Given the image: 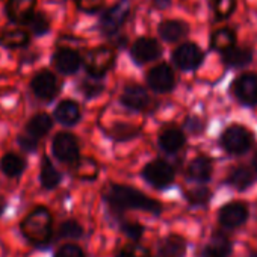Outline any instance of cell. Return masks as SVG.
I'll use <instances>...</instances> for the list:
<instances>
[{"instance_id":"24","label":"cell","mask_w":257,"mask_h":257,"mask_svg":"<svg viewBox=\"0 0 257 257\" xmlns=\"http://www.w3.org/2000/svg\"><path fill=\"white\" fill-rule=\"evenodd\" d=\"M252 58V53L249 49L245 47H230L224 52V62L233 67H242L246 65Z\"/></svg>"},{"instance_id":"34","label":"cell","mask_w":257,"mask_h":257,"mask_svg":"<svg viewBox=\"0 0 257 257\" xmlns=\"http://www.w3.org/2000/svg\"><path fill=\"white\" fill-rule=\"evenodd\" d=\"M138 131L135 127L132 125H128V124H118L113 127V131H112V137L116 138V140H128V138H134L137 137Z\"/></svg>"},{"instance_id":"33","label":"cell","mask_w":257,"mask_h":257,"mask_svg":"<svg viewBox=\"0 0 257 257\" xmlns=\"http://www.w3.org/2000/svg\"><path fill=\"white\" fill-rule=\"evenodd\" d=\"M213 2V10L219 19L228 17L236 7V0H212Z\"/></svg>"},{"instance_id":"40","label":"cell","mask_w":257,"mask_h":257,"mask_svg":"<svg viewBox=\"0 0 257 257\" xmlns=\"http://www.w3.org/2000/svg\"><path fill=\"white\" fill-rule=\"evenodd\" d=\"M82 91H83V94L86 95V97H94V95H97V94H100V91H101V85L100 83H97V82H83V85H82Z\"/></svg>"},{"instance_id":"41","label":"cell","mask_w":257,"mask_h":257,"mask_svg":"<svg viewBox=\"0 0 257 257\" xmlns=\"http://www.w3.org/2000/svg\"><path fill=\"white\" fill-rule=\"evenodd\" d=\"M19 143H20L22 149L26 150V152H34V150L37 149V146H38L37 140L32 138V137H29V135H28V137H20Z\"/></svg>"},{"instance_id":"44","label":"cell","mask_w":257,"mask_h":257,"mask_svg":"<svg viewBox=\"0 0 257 257\" xmlns=\"http://www.w3.org/2000/svg\"><path fill=\"white\" fill-rule=\"evenodd\" d=\"M254 168H255V171H257V156H255V159H254Z\"/></svg>"},{"instance_id":"43","label":"cell","mask_w":257,"mask_h":257,"mask_svg":"<svg viewBox=\"0 0 257 257\" xmlns=\"http://www.w3.org/2000/svg\"><path fill=\"white\" fill-rule=\"evenodd\" d=\"M115 257H127V255H125V254H124V252L121 251V252H118V254H116Z\"/></svg>"},{"instance_id":"23","label":"cell","mask_w":257,"mask_h":257,"mask_svg":"<svg viewBox=\"0 0 257 257\" xmlns=\"http://www.w3.org/2000/svg\"><path fill=\"white\" fill-rule=\"evenodd\" d=\"M74 174L80 180H94L98 176V164L92 158H83L76 161Z\"/></svg>"},{"instance_id":"9","label":"cell","mask_w":257,"mask_h":257,"mask_svg":"<svg viewBox=\"0 0 257 257\" xmlns=\"http://www.w3.org/2000/svg\"><path fill=\"white\" fill-rule=\"evenodd\" d=\"M147 82L152 89H155L158 92H168L173 89L176 79H174V73L170 65L159 64L149 71Z\"/></svg>"},{"instance_id":"16","label":"cell","mask_w":257,"mask_h":257,"mask_svg":"<svg viewBox=\"0 0 257 257\" xmlns=\"http://www.w3.org/2000/svg\"><path fill=\"white\" fill-rule=\"evenodd\" d=\"M248 216L246 207L242 203H230L219 212V221L225 227H237Z\"/></svg>"},{"instance_id":"17","label":"cell","mask_w":257,"mask_h":257,"mask_svg":"<svg viewBox=\"0 0 257 257\" xmlns=\"http://www.w3.org/2000/svg\"><path fill=\"white\" fill-rule=\"evenodd\" d=\"M188 31H189L188 25L180 20H165L159 25V34L168 43L179 41L188 34Z\"/></svg>"},{"instance_id":"35","label":"cell","mask_w":257,"mask_h":257,"mask_svg":"<svg viewBox=\"0 0 257 257\" xmlns=\"http://www.w3.org/2000/svg\"><path fill=\"white\" fill-rule=\"evenodd\" d=\"M55 257H85V252L76 243H65L58 249Z\"/></svg>"},{"instance_id":"11","label":"cell","mask_w":257,"mask_h":257,"mask_svg":"<svg viewBox=\"0 0 257 257\" xmlns=\"http://www.w3.org/2000/svg\"><path fill=\"white\" fill-rule=\"evenodd\" d=\"M37 0H8L7 14L14 23L26 25L35 14Z\"/></svg>"},{"instance_id":"5","label":"cell","mask_w":257,"mask_h":257,"mask_svg":"<svg viewBox=\"0 0 257 257\" xmlns=\"http://www.w3.org/2000/svg\"><path fill=\"white\" fill-rule=\"evenodd\" d=\"M252 143L251 134L242 125H231L222 135V146L230 153H243L249 149Z\"/></svg>"},{"instance_id":"27","label":"cell","mask_w":257,"mask_h":257,"mask_svg":"<svg viewBox=\"0 0 257 257\" xmlns=\"http://www.w3.org/2000/svg\"><path fill=\"white\" fill-rule=\"evenodd\" d=\"M230 251V243L224 236H215L213 240L204 248L201 257H225Z\"/></svg>"},{"instance_id":"21","label":"cell","mask_w":257,"mask_h":257,"mask_svg":"<svg viewBox=\"0 0 257 257\" xmlns=\"http://www.w3.org/2000/svg\"><path fill=\"white\" fill-rule=\"evenodd\" d=\"M185 249H186L185 239L180 236H176V234L164 239L161 243V248H159V251L164 257H182L185 254Z\"/></svg>"},{"instance_id":"8","label":"cell","mask_w":257,"mask_h":257,"mask_svg":"<svg viewBox=\"0 0 257 257\" xmlns=\"http://www.w3.org/2000/svg\"><path fill=\"white\" fill-rule=\"evenodd\" d=\"M144 177L149 183L158 188L168 186L174 179V170L164 161H153L144 168Z\"/></svg>"},{"instance_id":"30","label":"cell","mask_w":257,"mask_h":257,"mask_svg":"<svg viewBox=\"0 0 257 257\" xmlns=\"http://www.w3.org/2000/svg\"><path fill=\"white\" fill-rule=\"evenodd\" d=\"M252 182V173L248 168H237L230 176V183L237 189H245Z\"/></svg>"},{"instance_id":"28","label":"cell","mask_w":257,"mask_h":257,"mask_svg":"<svg viewBox=\"0 0 257 257\" xmlns=\"http://www.w3.org/2000/svg\"><path fill=\"white\" fill-rule=\"evenodd\" d=\"M59 180H61L59 173L56 171L53 164L47 158H44L43 164H41V183H43V186L47 189H52V188L58 186Z\"/></svg>"},{"instance_id":"26","label":"cell","mask_w":257,"mask_h":257,"mask_svg":"<svg viewBox=\"0 0 257 257\" xmlns=\"http://www.w3.org/2000/svg\"><path fill=\"white\" fill-rule=\"evenodd\" d=\"M0 168L2 171L10 176V177H16L20 176L25 170V161L14 153H7L2 159H0Z\"/></svg>"},{"instance_id":"45","label":"cell","mask_w":257,"mask_h":257,"mask_svg":"<svg viewBox=\"0 0 257 257\" xmlns=\"http://www.w3.org/2000/svg\"><path fill=\"white\" fill-rule=\"evenodd\" d=\"M249 257H257V254H251Z\"/></svg>"},{"instance_id":"19","label":"cell","mask_w":257,"mask_h":257,"mask_svg":"<svg viewBox=\"0 0 257 257\" xmlns=\"http://www.w3.org/2000/svg\"><path fill=\"white\" fill-rule=\"evenodd\" d=\"M159 143H161V147L165 150V152H177L182 149V146L185 144V135L179 131L176 127H170L167 131H164L159 137Z\"/></svg>"},{"instance_id":"37","label":"cell","mask_w":257,"mask_h":257,"mask_svg":"<svg viewBox=\"0 0 257 257\" xmlns=\"http://www.w3.org/2000/svg\"><path fill=\"white\" fill-rule=\"evenodd\" d=\"M122 252L127 255V257H150V251L143 246V245H138V243H132V245H127Z\"/></svg>"},{"instance_id":"10","label":"cell","mask_w":257,"mask_h":257,"mask_svg":"<svg viewBox=\"0 0 257 257\" xmlns=\"http://www.w3.org/2000/svg\"><path fill=\"white\" fill-rule=\"evenodd\" d=\"M203 61V52L194 43H186L174 52V62L182 70H194Z\"/></svg>"},{"instance_id":"22","label":"cell","mask_w":257,"mask_h":257,"mask_svg":"<svg viewBox=\"0 0 257 257\" xmlns=\"http://www.w3.org/2000/svg\"><path fill=\"white\" fill-rule=\"evenodd\" d=\"M31 41V35L26 31L16 29V31H7L0 35V44H4L5 47L10 49H19L28 46Z\"/></svg>"},{"instance_id":"1","label":"cell","mask_w":257,"mask_h":257,"mask_svg":"<svg viewBox=\"0 0 257 257\" xmlns=\"http://www.w3.org/2000/svg\"><path fill=\"white\" fill-rule=\"evenodd\" d=\"M106 200L112 206V209L116 210H125V209H141L152 213H161V203H158L153 198L146 197L141 191L122 186V185H110L106 191Z\"/></svg>"},{"instance_id":"3","label":"cell","mask_w":257,"mask_h":257,"mask_svg":"<svg viewBox=\"0 0 257 257\" xmlns=\"http://www.w3.org/2000/svg\"><path fill=\"white\" fill-rule=\"evenodd\" d=\"M132 7L128 0H119L113 7L107 8L100 19V31L104 35H115L131 16Z\"/></svg>"},{"instance_id":"42","label":"cell","mask_w":257,"mask_h":257,"mask_svg":"<svg viewBox=\"0 0 257 257\" xmlns=\"http://www.w3.org/2000/svg\"><path fill=\"white\" fill-rule=\"evenodd\" d=\"M5 204H7V201H5V198L0 195V213L4 212V209H5Z\"/></svg>"},{"instance_id":"25","label":"cell","mask_w":257,"mask_h":257,"mask_svg":"<svg viewBox=\"0 0 257 257\" xmlns=\"http://www.w3.org/2000/svg\"><path fill=\"white\" fill-rule=\"evenodd\" d=\"M188 174L191 179L198 180V182H204L210 177L212 174V164L209 159L206 158H197L189 164L188 168Z\"/></svg>"},{"instance_id":"2","label":"cell","mask_w":257,"mask_h":257,"mask_svg":"<svg viewBox=\"0 0 257 257\" xmlns=\"http://www.w3.org/2000/svg\"><path fill=\"white\" fill-rule=\"evenodd\" d=\"M52 213L44 206L34 209L22 222L23 234L34 243L43 245L52 236Z\"/></svg>"},{"instance_id":"14","label":"cell","mask_w":257,"mask_h":257,"mask_svg":"<svg viewBox=\"0 0 257 257\" xmlns=\"http://www.w3.org/2000/svg\"><path fill=\"white\" fill-rule=\"evenodd\" d=\"M121 101L124 106L135 109V110H143L149 106L150 97L147 91L140 86V85H127L121 94Z\"/></svg>"},{"instance_id":"12","label":"cell","mask_w":257,"mask_h":257,"mask_svg":"<svg viewBox=\"0 0 257 257\" xmlns=\"http://www.w3.org/2000/svg\"><path fill=\"white\" fill-rule=\"evenodd\" d=\"M234 94L245 104L257 103V74H242L234 82Z\"/></svg>"},{"instance_id":"29","label":"cell","mask_w":257,"mask_h":257,"mask_svg":"<svg viewBox=\"0 0 257 257\" xmlns=\"http://www.w3.org/2000/svg\"><path fill=\"white\" fill-rule=\"evenodd\" d=\"M234 44V34L231 29H219L212 35V46L216 50H227Z\"/></svg>"},{"instance_id":"18","label":"cell","mask_w":257,"mask_h":257,"mask_svg":"<svg viewBox=\"0 0 257 257\" xmlns=\"http://www.w3.org/2000/svg\"><path fill=\"white\" fill-rule=\"evenodd\" d=\"M55 116L59 122L71 125L79 121L80 118V107L76 101L73 100H64L58 104L55 110Z\"/></svg>"},{"instance_id":"4","label":"cell","mask_w":257,"mask_h":257,"mask_svg":"<svg viewBox=\"0 0 257 257\" xmlns=\"http://www.w3.org/2000/svg\"><path fill=\"white\" fill-rule=\"evenodd\" d=\"M115 61V53L110 47L101 46L89 50L85 56V67L86 71L92 77H101L112 65Z\"/></svg>"},{"instance_id":"38","label":"cell","mask_w":257,"mask_h":257,"mask_svg":"<svg viewBox=\"0 0 257 257\" xmlns=\"http://www.w3.org/2000/svg\"><path fill=\"white\" fill-rule=\"evenodd\" d=\"M188 198L192 204H204L209 200V191L204 188L200 189H194L188 194Z\"/></svg>"},{"instance_id":"20","label":"cell","mask_w":257,"mask_h":257,"mask_svg":"<svg viewBox=\"0 0 257 257\" xmlns=\"http://www.w3.org/2000/svg\"><path fill=\"white\" fill-rule=\"evenodd\" d=\"M50 128H52V118L47 113H37L28 122V134L35 140L46 137Z\"/></svg>"},{"instance_id":"36","label":"cell","mask_w":257,"mask_h":257,"mask_svg":"<svg viewBox=\"0 0 257 257\" xmlns=\"http://www.w3.org/2000/svg\"><path fill=\"white\" fill-rule=\"evenodd\" d=\"M74 4L79 10L85 13H95L103 7L104 0H74Z\"/></svg>"},{"instance_id":"13","label":"cell","mask_w":257,"mask_h":257,"mask_svg":"<svg viewBox=\"0 0 257 257\" xmlns=\"http://www.w3.org/2000/svg\"><path fill=\"white\" fill-rule=\"evenodd\" d=\"M161 52L162 50H161L159 43L149 37H143V38L137 40L134 44V49H132V55L140 64L155 61L156 58L161 56Z\"/></svg>"},{"instance_id":"6","label":"cell","mask_w":257,"mask_h":257,"mask_svg":"<svg viewBox=\"0 0 257 257\" xmlns=\"http://www.w3.org/2000/svg\"><path fill=\"white\" fill-rule=\"evenodd\" d=\"M53 153L62 162H76L79 158V143L74 135L61 132L53 140Z\"/></svg>"},{"instance_id":"7","label":"cell","mask_w":257,"mask_h":257,"mask_svg":"<svg viewBox=\"0 0 257 257\" xmlns=\"http://www.w3.org/2000/svg\"><path fill=\"white\" fill-rule=\"evenodd\" d=\"M31 86H32L34 94L41 100H52L58 94V89H59L56 76L49 70H43L37 73L32 79Z\"/></svg>"},{"instance_id":"39","label":"cell","mask_w":257,"mask_h":257,"mask_svg":"<svg viewBox=\"0 0 257 257\" xmlns=\"http://www.w3.org/2000/svg\"><path fill=\"white\" fill-rule=\"evenodd\" d=\"M122 231L128 236V237H132V239H140L144 233V228L143 225L137 224V222H128V224H124L122 227Z\"/></svg>"},{"instance_id":"32","label":"cell","mask_w":257,"mask_h":257,"mask_svg":"<svg viewBox=\"0 0 257 257\" xmlns=\"http://www.w3.org/2000/svg\"><path fill=\"white\" fill-rule=\"evenodd\" d=\"M83 233L82 225L74 219H67L59 225V236L62 237H80Z\"/></svg>"},{"instance_id":"15","label":"cell","mask_w":257,"mask_h":257,"mask_svg":"<svg viewBox=\"0 0 257 257\" xmlns=\"http://www.w3.org/2000/svg\"><path fill=\"white\" fill-rule=\"evenodd\" d=\"M53 61H55L56 68L61 73H64V74H73V73H76L79 70V67H80V62H82L79 53L76 50L67 49V47L59 49L55 53Z\"/></svg>"},{"instance_id":"31","label":"cell","mask_w":257,"mask_h":257,"mask_svg":"<svg viewBox=\"0 0 257 257\" xmlns=\"http://www.w3.org/2000/svg\"><path fill=\"white\" fill-rule=\"evenodd\" d=\"M29 29H31V32H34V34H37V35H43V34H46L47 31H49V28H50V20H49V17L46 16V14H43V13H35L34 16H32V19L29 20Z\"/></svg>"}]
</instances>
